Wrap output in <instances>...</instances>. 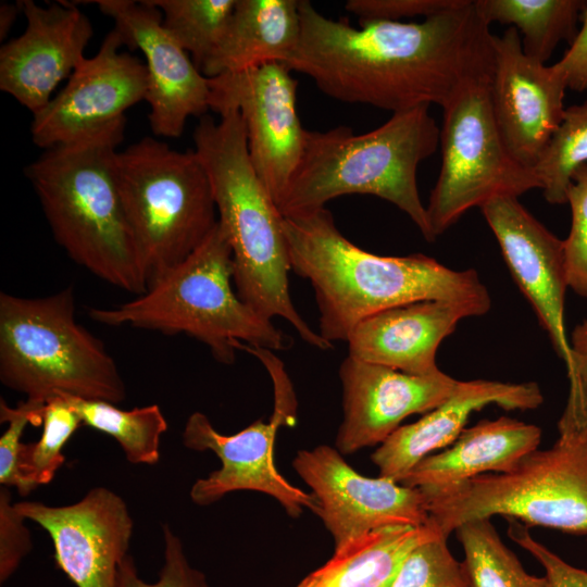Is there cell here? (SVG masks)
<instances>
[{"mask_svg":"<svg viewBox=\"0 0 587 587\" xmlns=\"http://www.w3.org/2000/svg\"><path fill=\"white\" fill-rule=\"evenodd\" d=\"M9 487L0 486V583L4 584L33 548L26 519L11 503Z\"/></svg>","mask_w":587,"mask_h":587,"instance_id":"37","label":"cell"},{"mask_svg":"<svg viewBox=\"0 0 587 587\" xmlns=\"http://www.w3.org/2000/svg\"><path fill=\"white\" fill-rule=\"evenodd\" d=\"M339 378L344 414L335 445L341 454L382 445L403 420L446 401L459 383L441 370L412 375L349 355L340 364Z\"/></svg>","mask_w":587,"mask_h":587,"instance_id":"20","label":"cell"},{"mask_svg":"<svg viewBox=\"0 0 587 587\" xmlns=\"http://www.w3.org/2000/svg\"><path fill=\"white\" fill-rule=\"evenodd\" d=\"M162 529L164 563L158 579L154 583L143 580L128 554L118 565L116 587H210L205 574L189 563L180 538L167 524Z\"/></svg>","mask_w":587,"mask_h":587,"instance_id":"34","label":"cell"},{"mask_svg":"<svg viewBox=\"0 0 587 587\" xmlns=\"http://www.w3.org/2000/svg\"><path fill=\"white\" fill-rule=\"evenodd\" d=\"M290 270L310 280L320 335L348 339L354 326L383 310L425 300L469 303L485 314L491 299L478 273L452 270L415 253L384 257L363 250L337 228L326 208L284 216Z\"/></svg>","mask_w":587,"mask_h":587,"instance_id":"2","label":"cell"},{"mask_svg":"<svg viewBox=\"0 0 587 587\" xmlns=\"http://www.w3.org/2000/svg\"><path fill=\"white\" fill-rule=\"evenodd\" d=\"M0 380L43 402L62 394L114 404L126 399L114 359L76 321L72 286L40 298L1 291Z\"/></svg>","mask_w":587,"mask_h":587,"instance_id":"7","label":"cell"},{"mask_svg":"<svg viewBox=\"0 0 587 587\" xmlns=\"http://www.w3.org/2000/svg\"><path fill=\"white\" fill-rule=\"evenodd\" d=\"M14 505L50 535L57 565L76 587H116L118 565L128 555L134 526L127 504L117 494L99 486L68 505L39 501Z\"/></svg>","mask_w":587,"mask_h":587,"instance_id":"17","label":"cell"},{"mask_svg":"<svg viewBox=\"0 0 587 587\" xmlns=\"http://www.w3.org/2000/svg\"><path fill=\"white\" fill-rule=\"evenodd\" d=\"M445 536L429 539L404 558L389 587H474L464 561H458Z\"/></svg>","mask_w":587,"mask_h":587,"instance_id":"32","label":"cell"},{"mask_svg":"<svg viewBox=\"0 0 587 587\" xmlns=\"http://www.w3.org/2000/svg\"><path fill=\"white\" fill-rule=\"evenodd\" d=\"M291 73L286 64L273 62L209 78L210 109L240 113L251 162L277 207L308 134L297 113L298 80Z\"/></svg>","mask_w":587,"mask_h":587,"instance_id":"12","label":"cell"},{"mask_svg":"<svg viewBox=\"0 0 587 587\" xmlns=\"http://www.w3.org/2000/svg\"><path fill=\"white\" fill-rule=\"evenodd\" d=\"M233 277V251L217 222L192 253L153 278L142 295L87 312L92 321L108 326L185 334L208 346L223 364L235 362V340L272 351L289 349L291 337L238 297Z\"/></svg>","mask_w":587,"mask_h":587,"instance_id":"6","label":"cell"},{"mask_svg":"<svg viewBox=\"0 0 587 587\" xmlns=\"http://www.w3.org/2000/svg\"><path fill=\"white\" fill-rule=\"evenodd\" d=\"M587 163V100L565 109L533 172L550 204L566 203L574 171Z\"/></svg>","mask_w":587,"mask_h":587,"instance_id":"30","label":"cell"},{"mask_svg":"<svg viewBox=\"0 0 587 587\" xmlns=\"http://www.w3.org/2000/svg\"><path fill=\"white\" fill-rule=\"evenodd\" d=\"M464 0H348L345 8L365 21H399L403 17H429L451 10Z\"/></svg>","mask_w":587,"mask_h":587,"instance_id":"39","label":"cell"},{"mask_svg":"<svg viewBox=\"0 0 587 587\" xmlns=\"http://www.w3.org/2000/svg\"><path fill=\"white\" fill-rule=\"evenodd\" d=\"M474 5L489 26L491 23L513 25L524 53L546 64L561 41L569 45L573 41L587 1L474 0Z\"/></svg>","mask_w":587,"mask_h":587,"instance_id":"26","label":"cell"},{"mask_svg":"<svg viewBox=\"0 0 587 587\" xmlns=\"http://www.w3.org/2000/svg\"><path fill=\"white\" fill-rule=\"evenodd\" d=\"M507 521L509 537L541 564L552 587H587V571L571 565L537 541L522 523L511 519Z\"/></svg>","mask_w":587,"mask_h":587,"instance_id":"38","label":"cell"},{"mask_svg":"<svg viewBox=\"0 0 587 587\" xmlns=\"http://www.w3.org/2000/svg\"><path fill=\"white\" fill-rule=\"evenodd\" d=\"M485 313L469 303L425 300L389 308L359 322L348 355L412 375L437 373L436 354L460 321Z\"/></svg>","mask_w":587,"mask_h":587,"instance_id":"22","label":"cell"},{"mask_svg":"<svg viewBox=\"0 0 587 587\" xmlns=\"http://www.w3.org/2000/svg\"><path fill=\"white\" fill-rule=\"evenodd\" d=\"M159 9L165 29L202 65L222 39L237 0H148Z\"/></svg>","mask_w":587,"mask_h":587,"instance_id":"29","label":"cell"},{"mask_svg":"<svg viewBox=\"0 0 587 587\" xmlns=\"http://www.w3.org/2000/svg\"><path fill=\"white\" fill-rule=\"evenodd\" d=\"M544 395L535 382L459 380L453 394L416 422L401 425L371 455L379 476L401 483L424 458L452 445L473 412L495 404L504 410H535Z\"/></svg>","mask_w":587,"mask_h":587,"instance_id":"21","label":"cell"},{"mask_svg":"<svg viewBox=\"0 0 587 587\" xmlns=\"http://www.w3.org/2000/svg\"><path fill=\"white\" fill-rule=\"evenodd\" d=\"M437 536L444 535L430 521L423 526L399 525L374 530L334 552L297 587H389L410 551Z\"/></svg>","mask_w":587,"mask_h":587,"instance_id":"25","label":"cell"},{"mask_svg":"<svg viewBox=\"0 0 587 587\" xmlns=\"http://www.w3.org/2000/svg\"><path fill=\"white\" fill-rule=\"evenodd\" d=\"M491 71L466 80L441 107V166L426 205L435 239L470 209L541 189L535 173L508 151L489 95Z\"/></svg>","mask_w":587,"mask_h":587,"instance_id":"10","label":"cell"},{"mask_svg":"<svg viewBox=\"0 0 587 587\" xmlns=\"http://www.w3.org/2000/svg\"><path fill=\"white\" fill-rule=\"evenodd\" d=\"M582 27L563 57L554 63L566 80L567 88L583 92L587 90V8L580 16Z\"/></svg>","mask_w":587,"mask_h":587,"instance_id":"40","label":"cell"},{"mask_svg":"<svg viewBox=\"0 0 587 587\" xmlns=\"http://www.w3.org/2000/svg\"><path fill=\"white\" fill-rule=\"evenodd\" d=\"M236 350L255 357L268 372L274 389V409L267 422L258 420L234 435L218 433L209 417L193 412L183 430V444L193 451H212L221 467L204 478H199L190 489L197 505H210L228 492L252 490L276 499L286 513L298 517L304 509L315 510V499L310 492L291 485L277 470L274 462V444L280 426H294L297 399L292 383L283 361L274 351L235 342Z\"/></svg>","mask_w":587,"mask_h":587,"instance_id":"11","label":"cell"},{"mask_svg":"<svg viewBox=\"0 0 587 587\" xmlns=\"http://www.w3.org/2000/svg\"><path fill=\"white\" fill-rule=\"evenodd\" d=\"M301 34L298 0H237L222 39L201 67L213 78L266 63H286Z\"/></svg>","mask_w":587,"mask_h":587,"instance_id":"24","label":"cell"},{"mask_svg":"<svg viewBox=\"0 0 587 587\" xmlns=\"http://www.w3.org/2000/svg\"><path fill=\"white\" fill-rule=\"evenodd\" d=\"M121 197L149 283L192 253L218 222L195 152L146 137L117 152Z\"/></svg>","mask_w":587,"mask_h":587,"instance_id":"9","label":"cell"},{"mask_svg":"<svg viewBox=\"0 0 587 587\" xmlns=\"http://www.w3.org/2000/svg\"><path fill=\"white\" fill-rule=\"evenodd\" d=\"M91 3L113 20L125 46L143 53L151 130L157 136L179 137L190 116L202 117L210 109L209 78L165 29L161 12L148 0Z\"/></svg>","mask_w":587,"mask_h":587,"instance_id":"15","label":"cell"},{"mask_svg":"<svg viewBox=\"0 0 587 587\" xmlns=\"http://www.w3.org/2000/svg\"><path fill=\"white\" fill-rule=\"evenodd\" d=\"M17 2L26 28L0 49V89L35 114L86 58L93 29L75 2Z\"/></svg>","mask_w":587,"mask_h":587,"instance_id":"18","label":"cell"},{"mask_svg":"<svg viewBox=\"0 0 587 587\" xmlns=\"http://www.w3.org/2000/svg\"><path fill=\"white\" fill-rule=\"evenodd\" d=\"M58 396L76 411L84 425L113 437L128 462L148 465L159 462L160 441L167 422L158 404L122 410L108 401Z\"/></svg>","mask_w":587,"mask_h":587,"instance_id":"27","label":"cell"},{"mask_svg":"<svg viewBox=\"0 0 587 587\" xmlns=\"http://www.w3.org/2000/svg\"><path fill=\"white\" fill-rule=\"evenodd\" d=\"M429 105L392 113L377 128L354 134L348 126L309 132L300 163L278 204L283 216L325 208L332 199L371 195L384 199L434 241L417 188V167L439 145Z\"/></svg>","mask_w":587,"mask_h":587,"instance_id":"5","label":"cell"},{"mask_svg":"<svg viewBox=\"0 0 587 587\" xmlns=\"http://www.w3.org/2000/svg\"><path fill=\"white\" fill-rule=\"evenodd\" d=\"M301 34L285 63L326 96L392 113L442 107L470 78L494 67V35L474 1L422 22L332 20L299 1Z\"/></svg>","mask_w":587,"mask_h":587,"instance_id":"1","label":"cell"},{"mask_svg":"<svg viewBox=\"0 0 587 587\" xmlns=\"http://www.w3.org/2000/svg\"><path fill=\"white\" fill-rule=\"evenodd\" d=\"M490 103L502 140L514 160L533 171L562 122L566 80L554 64L528 58L515 27L494 35Z\"/></svg>","mask_w":587,"mask_h":587,"instance_id":"16","label":"cell"},{"mask_svg":"<svg viewBox=\"0 0 587 587\" xmlns=\"http://www.w3.org/2000/svg\"><path fill=\"white\" fill-rule=\"evenodd\" d=\"M480 210L513 279L567 370L571 349L564 319L569 284L563 239L536 220L515 197L494 198Z\"/></svg>","mask_w":587,"mask_h":587,"instance_id":"19","label":"cell"},{"mask_svg":"<svg viewBox=\"0 0 587 587\" xmlns=\"http://www.w3.org/2000/svg\"><path fill=\"white\" fill-rule=\"evenodd\" d=\"M82 424L79 415L62 397L46 401L41 437L36 442H23L18 457L20 474L29 491L53 479L65 461V444Z\"/></svg>","mask_w":587,"mask_h":587,"instance_id":"31","label":"cell"},{"mask_svg":"<svg viewBox=\"0 0 587 587\" xmlns=\"http://www.w3.org/2000/svg\"><path fill=\"white\" fill-rule=\"evenodd\" d=\"M429 521L445 536L496 515L526 527L587 535V434L559 435L549 449L528 453L508 473L421 490Z\"/></svg>","mask_w":587,"mask_h":587,"instance_id":"8","label":"cell"},{"mask_svg":"<svg viewBox=\"0 0 587 587\" xmlns=\"http://www.w3.org/2000/svg\"><path fill=\"white\" fill-rule=\"evenodd\" d=\"M46 402L26 399L15 408H11L3 398L0 399V422L8 427L0 438V485L15 487L21 496L28 490L18 470V457L23 445L22 436L28 424L40 426Z\"/></svg>","mask_w":587,"mask_h":587,"instance_id":"35","label":"cell"},{"mask_svg":"<svg viewBox=\"0 0 587 587\" xmlns=\"http://www.w3.org/2000/svg\"><path fill=\"white\" fill-rule=\"evenodd\" d=\"M21 12L18 2L15 4L2 3L0 5V38L3 40L15 22L17 13Z\"/></svg>","mask_w":587,"mask_h":587,"instance_id":"41","label":"cell"},{"mask_svg":"<svg viewBox=\"0 0 587 587\" xmlns=\"http://www.w3.org/2000/svg\"><path fill=\"white\" fill-rule=\"evenodd\" d=\"M540 427L501 416L464 428L445 450L421 460L401 484L421 490L450 487L484 474L511 472L538 449Z\"/></svg>","mask_w":587,"mask_h":587,"instance_id":"23","label":"cell"},{"mask_svg":"<svg viewBox=\"0 0 587 587\" xmlns=\"http://www.w3.org/2000/svg\"><path fill=\"white\" fill-rule=\"evenodd\" d=\"M126 118L46 149L25 173L55 241L105 283L142 295L148 278L123 205L117 147Z\"/></svg>","mask_w":587,"mask_h":587,"instance_id":"3","label":"cell"},{"mask_svg":"<svg viewBox=\"0 0 587 587\" xmlns=\"http://www.w3.org/2000/svg\"><path fill=\"white\" fill-rule=\"evenodd\" d=\"M200 117L195 152L211 184L218 224L233 251L238 297L260 315L285 319L308 345L329 350L299 314L289 291V253L284 216L251 162L245 123L238 111Z\"/></svg>","mask_w":587,"mask_h":587,"instance_id":"4","label":"cell"},{"mask_svg":"<svg viewBox=\"0 0 587 587\" xmlns=\"http://www.w3.org/2000/svg\"><path fill=\"white\" fill-rule=\"evenodd\" d=\"M571 365L567 400L558 422L559 435L587 434V320L577 324L569 337Z\"/></svg>","mask_w":587,"mask_h":587,"instance_id":"36","label":"cell"},{"mask_svg":"<svg viewBox=\"0 0 587 587\" xmlns=\"http://www.w3.org/2000/svg\"><path fill=\"white\" fill-rule=\"evenodd\" d=\"M113 28L98 52L85 58L66 85L33 114L34 143L49 149L96 133L125 118V111L145 100L148 75L145 63L128 52Z\"/></svg>","mask_w":587,"mask_h":587,"instance_id":"14","label":"cell"},{"mask_svg":"<svg viewBox=\"0 0 587 587\" xmlns=\"http://www.w3.org/2000/svg\"><path fill=\"white\" fill-rule=\"evenodd\" d=\"M454 532L474 587H552L545 575L525 571L515 553L503 544L490 519L464 523Z\"/></svg>","mask_w":587,"mask_h":587,"instance_id":"28","label":"cell"},{"mask_svg":"<svg viewBox=\"0 0 587 587\" xmlns=\"http://www.w3.org/2000/svg\"><path fill=\"white\" fill-rule=\"evenodd\" d=\"M566 203L571 209V227L563 239L567 284L587 299V163L572 174Z\"/></svg>","mask_w":587,"mask_h":587,"instance_id":"33","label":"cell"},{"mask_svg":"<svg viewBox=\"0 0 587 587\" xmlns=\"http://www.w3.org/2000/svg\"><path fill=\"white\" fill-rule=\"evenodd\" d=\"M292 466L312 489L316 504L313 513L333 536L334 552L380 528L429 523L421 489L383 476H363L336 448L321 445L300 450Z\"/></svg>","mask_w":587,"mask_h":587,"instance_id":"13","label":"cell"}]
</instances>
